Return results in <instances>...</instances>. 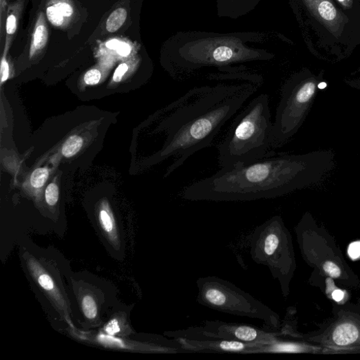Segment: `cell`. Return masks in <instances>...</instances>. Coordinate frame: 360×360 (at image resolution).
<instances>
[{
    "mask_svg": "<svg viewBox=\"0 0 360 360\" xmlns=\"http://www.w3.org/2000/svg\"><path fill=\"white\" fill-rule=\"evenodd\" d=\"M45 199L50 206H54L59 200V188L56 184H50L45 191Z\"/></svg>",
    "mask_w": 360,
    "mask_h": 360,
    "instance_id": "d6986e66",
    "label": "cell"
},
{
    "mask_svg": "<svg viewBox=\"0 0 360 360\" xmlns=\"http://www.w3.org/2000/svg\"><path fill=\"white\" fill-rule=\"evenodd\" d=\"M265 41L260 32H178L167 48V70L181 81L203 68L228 72L233 64L270 61L273 55L262 47Z\"/></svg>",
    "mask_w": 360,
    "mask_h": 360,
    "instance_id": "3957f363",
    "label": "cell"
},
{
    "mask_svg": "<svg viewBox=\"0 0 360 360\" xmlns=\"http://www.w3.org/2000/svg\"><path fill=\"white\" fill-rule=\"evenodd\" d=\"M322 83L319 78L306 74L293 76L285 83L273 123V147L284 145L298 133Z\"/></svg>",
    "mask_w": 360,
    "mask_h": 360,
    "instance_id": "8992f818",
    "label": "cell"
},
{
    "mask_svg": "<svg viewBox=\"0 0 360 360\" xmlns=\"http://www.w3.org/2000/svg\"><path fill=\"white\" fill-rule=\"evenodd\" d=\"M55 8L63 17H69L73 14V9L67 3H59L55 6Z\"/></svg>",
    "mask_w": 360,
    "mask_h": 360,
    "instance_id": "603a6c76",
    "label": "cell"
},
{
    "mask_svg": "<svg viewBox=\"0 0 360 360\" xmlns=\"http://www.w3.org/2000/svg\"><path fill=\"white\" fill-rule=\"evenodd\" d=\"M324 271L333 278H339L341 275L340 268L330 261L324 265Z\"/></svg>",
    "mask_w": 360,
    "mask_h": 360,
    "instance_id": "7402d4cb",
    "label": "cell"
},
{
    "mask_svg": "<svg viewBox=\"0 0 360 360\" xmlns=\"http://www.w3.org/2000/svg\"><path fill=\"white\" fill-rule=\"evenodd\" d=\"M273 130L269 96L260 94L235 118L218 145L220 168L268 156L273 144Z\"/></svg>",
    "mask_w": 360,
    "mask_h": 360,
    "instance_id": "277c9868",
    "label": "cell"
},
{
    "mask_svg": "<svg viewBox=\"0 0 360 360\" xmlns=\"http://www.w3.org/2000/svg\"><path fill=\"white\" fill-rule=\"evenodd\" d=\"M262 0H216L219 17L238 19L252 12Z\"/></svg>",
    "mask_w": 360,
    "mask_h": 360,
    "instance_id": "30bf717a",
    "label": "cell"
},
{
    "mask_svg": "<svg viewBox=\"0 0 360 360\" xmlns=\"http://www.w3.org/2000/svg\"><path fill=\"white\" fill-rule=\"evenodd\" d=\"M39 283L41 285L47 290H50L54 287V284L50 277L47 275H41L39 277Z\"/></svg>",
    "mask_w": 360,
    "mask_h": 360,
    "instance_id": "f1b7e54d",
    "label": "cell"
},
{
    "mask_svg": "<svg viewBox=\"0 0 360 360\" xmlns=\"http://www.w3.org/2000/svg\"><path fill=\"white\" fill-rule=\"evenodd\" d=\"M332 297L335 301L339 302L343 299L344 293L341 290H335L332 293Z\"/></svg>",
    "mask_w": 360,
    "mask_h": 360,
    "instance_id": "4dcf8cb0",
    "label": "cell"
},
{
    "mask_svg": "<svg viewBox=\"0 0 360 360\" xmlns=\"http://www.w3.org/2000/svg\"><path fill=\"white\" fill-rule=\"evenodd\" d=\"M101 73L96 70H92L86 73L84 80L86 84L89 85H95L100 81Z\"/></svg>",
    "mask_w": 360,
    "mask_h": 360,
    "instance_id": "44dd1931",
    "label": "cell"
},
{
    "mask_svg": "<svg viewBox=\"0 0 360 360\" xmlns=\"http://www.w3.org/2000/svg\"><path fill=\"white\" fill-rule=\"evenodd\" d=\"M122 43H123L122 42L118 41L117 40H113V41H109L107 44V47L111 50H117L119 48V47L122 45Z\"/></svg>",
    "mask_w": 360,
    "mask_h": 360,
    "instance_id": "1f68e13d",
    "label": "cell"
},
{
    "mask_svg": "<svg viewBox=\"0 0 360 360\" xmlns=\"http://www.w3.org/2000/svg\"><path fill=\"white\" fill-rule=\"evenodd\" d=\"M100 222L103 231L107 234L112 235L116 231L114 220L108 211L105 210L100 211Z\"/></svg>",
    "mask_w": 360,
    "mask_h": 360,
    "instance_id": "e0dca14e",
    "label": "cell"
},
{
    "mask_svg": "<svg viewBox=\"0 0 360 360\" xmlns=\"http://www.w3.org/2000/svg\"><path fill=\"white\" fill-rule=\"evenodd\" d=\"M83 139L79 136H72L65 142L62 147V153L65 157L70 158L76 155L82 148Z\"/></svg>",
    "mask_w": 360,
    "mask_h": 360,
    "instance_id": "5bb4252c",
    "label": "cell"
},
{
    "mask_svg": "<svg viewBox=\"0 0 360 360\" xmlns=\"http://www.w3.org/2000/svg\"><path fill=\"white\" fill-rule=\"evenodd\" d=\"M165 335L177 340L223 339L267 345L278 341L277 334L248 324L219 320H207L201 326H191L186 330L166 332Z\"/></svg>",
    "mask_w": 360,
    "mask_h": 360,
    "instance_id": "ba28073f",
    "label": "cell"
},
{
    "mask_svg": "<svg viewBox=\"0 0 360 360\" xmlns=\"http://www.w3.org/2000/svg\"><path fill=\"white\" fill-rule=\"evenodd\" d=\"M359 337V332L355 326L345 323L337 327L334 334V342L341 346H348L354 342Z\"/></svg>",
    "mask_w": 360,
    "mask_h": 360,
    "instance_id": "8fae6325",
    "label": "cell"
},
{
    "mask_svg": "<svg viewBox=\"0 0 360 360\" xmlns=\"http://www.w3.org/2000/svg\"><path fill=\"white\" fill-rule=\"evenodd\" d=\"M10 76V67L6 56H3L1 63V82L3 83L6 81Z\"/></svg>",
    "mask_w": 360,
    "mask_h": 360,
    "instance_id": "484cf974",
    "label": "cell"
},
{
    "mask_svg": "<svg viewBox=\"0 0 360 360\" xmlns=\"http://www.w3.org/2000/svg\"><path fill=\"white\" fill-rule=\"evenodd\" d=\"M318 12L320 17L326 21H332L337 15L335 6L329 1H324L319 4Z\"/></svg>",
    "mask_w": 360,
    "mask_h": 360,
    "instance_id": "2e32d148",
    "label": "cell"
},
{
    "mask_svg": "<svg viewBox=\"0 0 360 360\" xmlns=\"http://www.w3.org/2000/svg\"><path fill=\"white\" fill-rule=\"evenodd\" d=\"M127 11L124 8H118L112 13L107 21V30L109 32H115L125 23L127 19Z\"/></svg>",
    "mask_w": 360,
    "mask_h": 360,
    "instance_id": "4fadbf2b",
    "label": "cell"
},
{
    "mask_svg": "<svg viewBox=\"0 0 360 360\" xmlns=\"http://www.w3.org/2000/svg\"><path fill=\"white\" fill-rule=\"evenodd\" d=\"M339 1L343 3V2L348 1V0H339Z\"/></svg>",
    "mask_w": 360,
    "mask_h": 360,
    "instance_id": "836d02e7",
    "label": "cell"
},
{
    "mask_svg": "<svg viewBox=\"0 0 360 360\" xmlns=\"http://www.w3.org/2000/svg\"><path fill=\"white\" fill-rule=\"evenodd\" d=\"M348 84L351 87L360 90V79L358 81H353L348 82Z\"/></svg>",
    "mask_w": 360,
    "mask_h": 360,
    "instance_id": "d6a6232c",
    "label": "cell"
},
{
    "mask_svg": "<svg viewBox=\"0 0 360 360\" xmlns=\"http://www.w3.org/2000/svg\"><path fill=\"white\" fill-rule=\"evenodd\" d=\"M49 177V171L46 168H40L34 171L30 177V184L35 188L42 187Z\"/></svg>",
    "mask_w": 360,
    "mask_h": 360,
    "instance_id": "9a60e30c",
    "label": "cell"
},
{
    "mask_svg": "<svg viewBox=\"0 0 360 360\" xmlns=\"http://www.w3.org/2000/svg\"><path fill=\"white\" fill-rule=\"evenodd\" d=\"M117 52L122 56H127L131 52V47L127 44L123 43L117 50Z\"/></svg>",
    "mask_w": 360,
    "mask_h": 360,
    "instance_id": "f546056e",
    "label": "cell"
},
{
    "mask_svg": "<svg viewBox=\"0 0 360 360\" xmlns=\"http://www.w3.org/2000/svg\"><path fill=\"white\" fill-rule=\"evenodd\" d=\"M196 286L200 305L226 314L260 319L278 328L279 317L276 313L230 281L207 276L198 279Z\"/></svg>",
    "mask_w": 360,
    "mask_h": 360,
    "instance_id": "5b68a950",
    "label": "cell"
},
{
    "mask_svg": "<svg viewBox=\"0 0 360 360\" xmlns=\"http://www.w3.org/2000/svg\"><path fill=\"white\" fill-rule=\"evenodd\" d=\"M335 158L332 150H319L238 163L187 186L182 198L191 202H229L279 198L319 183L335 167Z\"/></svg>",
    "mask_w": 360,
    "mask_h": 360,
    "instance_id": "6da1fadb",
    "label": "cell"
},
{
    "mask_svg": "<svg viewBox=\"0 0 360 360\" xmlns=\"http://www.w3.org/2000/svg\"><path fill=\"white\" fill-rule=\"evenodd\" d=\"M41 17L38 21V23L36 25L34 34V39H32L30 50V56L31 57L34 56L37 51L44 48L47 41V29Z\"/></svg>",
    "mask_w": 360,
    "mask_h": 360,
    "instance_id": "7c38bea8",
    "label": "cell"
},
{
    "mask_svg": "<svg viewBox=\"0 0 360 360\" xmlns=\"http://www.w3.org/2000/svg\"><path fill=\"white\" fill-rule=\"evenodd\" d=\"M17 30V19L13 14L8 17L7 21V32L8 35H13Z\"/></svg>",
    "mask_w": 360,
    "mask_h": 360,
    "instance_id": "4316f807",
    "label": "cell"
},
{
    "mask_svg": "<svg viewBox=\"0 0 360 360\" xmlns=\"http://www.w3.org/2000/svg\"><path fill=\"white\" fill-rule=\"evenodd\" d=\"M82 308L86 317L93 319L97 314L96 304L91 296H85L83 299Z\"/></svg>",
    "mask_w": 360,
    "mask_h": 360,
    "instance_id": "ac0fdd59",
    "label": "cell"
},
{
    "mask_svg": "<svg viewBox=\"0 0 360 360\" xmlns=\"http://www.w3.org/2000/svg\"><path fill=\"white\" fill-rule=\"evenodd\" d=\"M127 70H128V67L126 63L120 64L115 72V74L114 76V81L115 82H120L121 81L123 76L127 72Z\"/></svg>",
    "mask_w": 360,
    "mask_h": 360,
    "instance_id": "83f0119b",
    "label": "cell"
},
{
    "mask_svg": "<svg viewBox=\"0 0 360 360\" xmlns=\"http://www.w3.org/2000/svg\"><path fill=\"white\" fill-rule=\"evenodd\" d=\"M192 352L253 354L257 349L267 346L259 343H244L223 339L178 340Z\"/></svg>",
    "mask_w": 360,
    "mask_h": 360,
    "instance_id": "9c48e42d",
    "label": "cell"
},
{
    "mask_svg": "<svg viewBox=\"0 0 360 360\" xmlns=\"http://www.w3.org/2000/svg\"><path fill=\"white\" fill-rule=\"evenodd\" d=\"M348 255L352 260H356L360 257V242L350 244L348 248Z\"/></svg>",
    "mask_w": 360,
    "mask_h": 360,
    "instance_id": "cb8c5ba5",
    "label": "cell"
},
{
    "mask_svg": "<svg viewBox=\"0 0 360 360\" xmlns=\"http://www.w3.org/2000/svg\"><path fill=\"white\" fill-rule=\"evenodd\" d=\"M289 241L279 216H274L255 229L250 254L255 264L268 268L284 290L290 268Z\"/></svg>",
    "mask_w": 360,
    "mask_h": 360,
    "instance_id": "52a82bcc",
    "label": "cell"
},
{
    "mask_svg": "<svg viewBox=\"0 0 360 360\" xmlns=\"http://www.w3.org/2000/svg\"><path fill=\"white\" fill-rule=\"evenodd\" d=\"M107 333L110 335H115L120 332V325L117 320L109 321L105 328Z\"/></svg>",
    "mask_w": 360,
    "mask_h": 360,
    "instance_id": "d4e9b609",
    "label": "cell"
},
{
    "mask_svg": "<svg viewBox=\"0 0 360 360\" xmlns=\"http://www.w3.org/2000/svg\"><path fill=\"white\" fill-rule=\"evenodd\" d=\"M261 83L262 80H252L195 87L171 104L161 124L167 140L158 155L160 160L175 157L167 174L173 173L195 153L211 147L224 124Z\"/></svg>",
    "mask_w": 360,
    "mask_h": 360,
    "instance_id": "7a4b0ae2",
    "label": "cell"
},
{
    "mask_svg": "<svg viewBox=\"0 0 360 360\" xmlns=\"http://www.w3.org/2000/svg\"><path fill=\"white\" fill-rule=\"evenodd\" d=\"M47 15L49 21L55 26L62 25L63 22V17L61 13L56 10L55 6L49 7L47 10Z\"/></svg>",
    "mask_w": 360,
    "mask_h": 360,
    "instance_id": "ffe728a7",
    "label": "cell"
}]
</instances>
